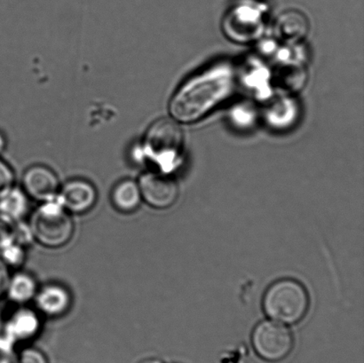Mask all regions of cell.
I'll use <instances>...</instances> for the list:
<instances>
[{
  "label": "cell",
  "instance_id": "603a6c76",
  "mask_svg": "<svg viewBox=\"0 0 364 363\" xmlns=\"http://www.w3.org/2000/svg\"><path fill=\"white\" fill-rule=\"evenodd\" d=\"M6 148V140L1 133H0V153H1Z\"/></svg>",
  "mask_w": 364,
  "mask_h": 363
},
{
  "label": "cell",
  "instance_id": "ba28073f",
  "mask_svg": "<svg viewBox=\"0 0 364 363\" xmlns=\"http://www.w3.org/2000/svg\"><path fill=\"white\" fill-rule=\"evenodd\" d=\"M97 198L94 185L84 180H73L60 188L56 202L70 215H84L95 207Z\"/></svg>",
  "mask_w": 364,
  "mask_h": 363
},
{
  "label": "cell",
  "instance_id": "9c48e42d",
  "mask_svg": "<svg viewBox=\"0 0 364 363\" xmlns=\"http://www.w3.org/2000/svg\"><path fill=\"white\" fill-rule=\"evenodd\" d=\"M58 177L51 169L43 166L30 167L23 177L25 195L35 201H55L60 190Z\"/></svg>",
  "mask_w": 364,
  "mask_h": 363
},
{
  "label": "cell",
  "instance_id": "277c9868",
  "mask_svg": "<svg viewBox=\"0 0 364 363\" xmlns=\"http://www.w3.org/2000/svg\"><path fill=\"white\" fill-rule=\"evenodd\" d=\"M74 222L70 213L56 201L43 202L31 217L28 229L42 246L58 249L73 239Z\"/></svg>",
  "mask_w": 364,
  "mask_h": 363
},
{
  "label": "cell",
  "instance_id": "7a4b0ae2",
  "mask_svg": "<svg viewBox=\"0 0 364 363\" xmlns=\"http://www.w3.org/2000/svg\"><path fill=\"white\" fill-rule=\"evenodd\" d=\"M184 148V133L173 119L156 120L149 127L139 148L141 159L159 167V172L173 167Z\"/></svg>",
  "mask_w": 364,
  "mask_h": 363
},
{
  "label": "cell",
  "instance_id": "3957f363",
  "mask_svg": "<svg viewBox=\"0 0 364 363\" xmlns=\"http://www.w3.org/2000/svg\"><path fill=\"white\" fill-rule=\"evenodd\" d=\"M263 308L274 321L294 325L301 322L309 311L308 291L297 281H277L266 291Z\"/></svg>",
  "mask_w": 364,
  "mask_h": 363
},
{
  "label": "cell",
  "instance_id": "52a82bcc",
  "mask_svg": "<svg viewBox=\"0 0 364 363\" xmlns=\"http://www.w3.org/2000/svg\"><path fill=\"white\" fill-rule=\"evenodd\" d=\"M142 201L151 207L165 210L172 207L179 197V187L168 174L148 172L137 181Z\"/></svg>",
  "mask_w": 364,
  "mask_h": 363
},
{
  "label": "cell",
  "instance_id": "7402d4cb",
  "mask_svg": "<svg viewBox=\"0 0 364 363\" xmlns=\"http://www.w3.org/2000/svg\"><path fill=\"white\" fill-rule=\"evenodd\" d=\"M10 278L9 266L0 259V300L6 295Z\"/></svg>",
  "mask_w": 364,
  "mask_h": 363
},
{
  "label": "cell",
  "instance_id": "30bf717a",
  "mask_svg": "<svg viewBox=\"0 0 364 363\" xmlns=\"http://www.w3.org/2000/svg\"><path fill=\"white\" fill-rule=\"evenodd\" d=\"M34 300L38 312L52 318L66 315L73 304L70 291L57 283L46 284L38 289Z\"/></svg>",
  "mask_w": 364,
  "mask_h": 363
},
{
  "label": "cell",
  "instance_id": "5b68a950",
  "mask_svg": "<svg viewBox=\"0 0 364 363\" xmlns=\"http://www.w3.org/2000/svg\"><path fill=\"white\" fill-rule=\"evenodd\" d=\"M291 330L280 323L263 322L252 333V346L260 358L271 362L284 360L294 348Z\"/></svg>",
  "mask_w": 364,
  "mask_h": 363
},
{
  "label": "cell",
  "instance_id": "8992f818",
  "mask_svg": "<svg viewBox=\"0 0 364 363\" xmlns=\"http://www.w3.org/2000/svg\"><path fill=\"white\" fill-rule=\"evenodd\" d=\"M265 21L262 11L257 7L239 6L228 11L224 17L223 30L231 41L247 44L262 35Z\"/></svg>",
  "mask_w": 364,
  "mask_h": 363
},
{
  "label": "cell",
  "instance_id": "9a60e30c",
  "mask_svg": "<svg viewBox=\"0 0 364 363\" xmlns=\"http://www.w3.org/2000/svg\"><path fill=\"white\" fill-rule=\"evenodd\" d=\"M38 291L33 276L27 273H17L11 276L6 296L17 305H25L34 300Z\"/></svg>",
  "mask_w": 364,
  "mask_h": 363
},
{
  "label": "cell",
  "instance_id": "e0dca14e",
  "mask_svg": "<svg viewBox=\"0 0 364 363\" xmlns=\"http://www.w3.org/2000/svg\"><path fill=\"white\" fill-rule=\"evenodd\" d=\"M27 195L23 191L13 188L5 197L0 200V212L19 222L26 215L28 210Z\"/></svg>",
  "mask_w": 364,
  "mask_h": 363
},
{
  "label": "cell",
  "instance_id": "cb8c5ba5",
  "mask_svg": "<svg viewBox=\"0 0 364 363\" xmlns=\"http://www.w3.org/2000/svg\"><path fill=\"white\" fill-rule=\"evenodd\" d=\"M139 363H161L158 360H155V359H147V360L141 361Z\"/></svg>",
  "mask_w": 364,
  "mask_h": 363
},
{
  "label": "cell",
  "instance_id": "8fae6325",
  "mask_svg": "<svg viewBox=\"0 0 364 363\" xmlns=\"http://www.w3.org/2000/svg\"><path fill=\"white\" fill-rule=\"evenodd\" d=\"M309 18L304 13L297 9H289L278 16L274 33L282 43L294 45L304 40L309 35Z\"/></svg>",
  "mask_w": 364,
  "mask_h": 363
},
{
  "label": "cell",
  "instance_id": "ac0fdd59",
  "mask_svg": "<svg viewBox=\"0 0 364 363\" xmlns=\"http://www.w3.org/2000/svg\"><path fill=\"white\" fill-rule=\"evenodd\" d=\"M16 220L0 212V249L16 243L19 224Z\"/></svg>",
  "mask_w": 364,
  "mask_h": 363
},
{
  "label": "cell",
  "instance_id": "d6986e66",
  "mask_svg": "<svg viewBox=\"0 0 364 363\" xmlns=\"http://www.w3.org/2000/svg\"><path fill=\"white\" fill-rule=\"evenodd\" d=\"M25 254L23 245L13 243L0 249V259L7 266L17 268V266L23 264Z\"/></svg>",
  "mask_w": 364,
  "mask_h": 363
},
{
  "label": "cell",
  "instance_id": "ffe728a7",
  "mask_svg": "<svg viewBox=\"0 0 364 363\" xmlns=\"http://www.w3.org/2000/svg\"><path fill=\"white\" fill-rule=\"evenodd\" d=\"M14 185V174L12 168L0 159V200L13 190Z\"/></svg>",
  "mask_w": 364,
  "mask_h": 363
},
{
  "label": "cell",
  "instance_id": "2e32d148",
  "mask_svg": "<svg viewBox=\"0 0 364 363\" xmlns=\"http://www.w3.org/2000/svg\"><path fill=\"white\" fill-rule=\"evenodd\" d=\"M297 117V105L289 97L277 99L271 103L266 112L267 122L271 126L284 128L292 123Z\"/></svg>",
  "mask_w": 364,
  "mask_h": 363
},
{
  "label": "cell",
  "instance_id": "4fadbf2b",
  "mask_svg": "<svg viewBox=\"0 0 364 363\" xmlns=\"http://www.w3.org/2000/svg\"><path fill=\"white\" fill-rule=\"evenodd\" d=\"M306 77L308 73L301 63L284 62L274 71V82L280 90L295 94L305 87Z\"/></svg>",
  "mask_w": 364,
  "mask_h": 363
},
{
  "label": "cell",
  "instance_id": "44dd1931",
  "mask_svg": "<svg viewBox=\"0 0 364 363\" xmlns=\"http://www.w3.org/2000/svg\"><path fill=\"white\" fill-rule=\"evenodd\" d=\"M14 363H48V360L37 348L27 347L17 354Z\"/></svg>",
  "mask_w": 364,
  "mask_h": 363
},
{
  "label": "cell",
  "instance_id": "5bb4252c",
  "mask_svg": "<svg viewBox=\"0 0 364 363\" xmlns=\"http://www.w3.org/2000/svg\"><path fill=\"white\" fill-rule=\"evenodd\" d=\"M142 202L140 188L137 181L121 180L113 188L112 202L114 208L122 213H131L140 207Z\"/></svg>",
  "mask_w": 364,
  "mask_h": 363
},
{
  "label": "cell",
  "instance_id": "6da1fadb",
  "mask_svg": "<svg viewBox=\"0 0 364 363\" xmlns=\"http://www.w3.org/2000/svg\"><path fill=\"white\" fill-rule=\"evenodd\" d=\"M237 83V71L228 60L205 67L174 92L169 102L171 117L179 124L198 122L230 98Z\"/></svg>",
  "mask_w": 364,
  "mask_h": 363
},
{
  "label": "cell",
  "instance_id": "7c38bea8",
  "mask_svg": "<svg viewBox=\"0 0 364 363\" xmlns=\"http://www.w3.org/2000/svg\"><path fill=\"white\" fill-rule=\"evenodd\" d=\"M38 313L27 308H18L5 323L6 335L14 340H25L36 336L41 329Z\"/></svg>",
  "mask_w": 364,
  "mask_h": 363
}]
</instances>
